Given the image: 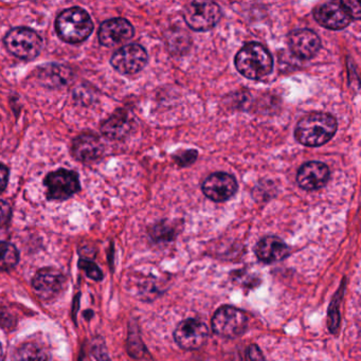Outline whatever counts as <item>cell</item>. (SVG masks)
<instances>
[{
	"label": "cell",
	"mask_w": 361,
	"mask_h": 361,
	"mask_svg": "<svg viewBox=\"0 0 361 361\" xmlns=\"http://www.w3.org/2000/svg\"><path fill=\"white\" fill-rule=\"evenodd\" d=\"M337 120L331 114L310 113L298 122L295 137L305 147H316L329 142L337 132Z\"/></svg>",
	"instance_id": "6da1fadb"
},
{
	"label": "cell",
	"mask_w": 361,
	"mask_h": 361,
	"mask_svg": "<svg viewBox=\"0 0 361 361\" xmlns=\"http://www.w3.org/2000/svg\"><path fill=\"white\" fill-rule=\"evenodd\" d=\"M234 64L243 77L261 80L272 73L274 59L261 44L249 43L238 52Z\"/></svg>",
	"instance_id": "7a4b0ae2"
},
{
	"label": "cell",
	"mask_w": 361,
	"mask_h": 361,
	"mask_svg": "<svg viewBox=\"0 0 361 361\" xmlns=\"http://www.w3.org/2000/svg\"><path fill=\"white\" fill-rule=\"evenodd\" d=\"M56 29L63 41L80 44L90 37L94 30V23L85 10L75 7L64 10L58 16Z\"/></svg>",
	"instance_id": "3957f363"
},
{
	"label": "cell",
	"mask_w": 361,
	"mask_h": 361,
	"mask_svg": "<svg viewBox=\"0 0 361 361\" xmlns=\"http://www.w3.org/2000/svg\"><path fill=\"white\" fill-rule=\"evenodd\" d=\"M8 51L22 60L37 58L43 49V39L35 31L25 27L12 29L5 37Z\"/></svg>",
	"instance_id": "277c9868"
},
{
	"label": "cell",
	"mask_w": 361,
	"mask_h": 361,
	"mask_svg": "<svg viewBox=\"0 0 361 361\" xmlns=\"http://www.w3.org/2000/svg\"><path fill=\"white\" fill-rule=\"evenodd\" d=\"M221 18V8L213 1H192L183 8V18L194 31L211 30L219 24Z\"/></svg>",
	"instance_id": "5b68a950"
},
{
	"label": "cell",
	"mask_w": 361,
	"mask_h": 361,
	"mask_svg": "<svg viewBox=\"0 0 361 361\" xmlns=\"http://www.w3.org/2000/svg\"><path fill=\"white\" fill-rule=\"evenodd\" d=\"M248 319L244 312L233 306L219 308L212 318V329L224 338L240 337L246 331Z\"/></svg>",
	"instance_id": "8992f818"
},
{
	"label": "cell",
	"mask_w": 361,
	"mask_h": 361,
	"mask_svg": "<svg viewBox=\"0 0 361 361\" xmlns=\"http://www.w3.org/2000/svg\"><path fill=\"white\" fill-rule=\"evenodd\" d=\"M111 63L114 68L121 75H136L147 64V54L142 46L128 44L115 52Z\"/></svg>",
	"instance_id": "52a82bcc"
},
{
	"label": "cell",
	"mask_w": 361,
	"mask_h": 361,
	"mask_svg": "<svg viewBox=\"0 0 361 361\" xmlns=\"http://www.w3.org/2000/svg\"><path fill=\"white\" fill-rule=\"evenodd\" d=\"M44 183L47 188L49 200H68L80 191V180L77 173L64 169L50 173Z\"/></svg>",
	"instance_id": "ba28073f"
},
{
	"label": "cell",
	"mask_w": 361,
	"mask_h": 361,
	"mask_svg": "<svg viewBox=\"0 0 361 361\" xmlns=\"http://www.w3.org/2000/svg\"><path fill=\"white\" fill-rule=\"evenodd\" d=\"M208 337V327L197 319L183 320L174 331L175 341L183 350H198L204 345Z\"/></svg>",
	"instance_id": "9c48e42d"
},
{
	"label": "cell",
	"mask_w": 361,
	"mask_h": 361,
	"mask_svg": "<svg viewBox=\"0 0 361 361\" xmlns=\"http://www.w3.org/2000/svg\"><path fill=\"white\" fill-rule=\"evenodd\" d=\"M314 18L320 26L329 30H342L353 20L342 1H331L317 6L314 9Z\"/></svg>",
	"instance_id": "30bf717a"
},
{
	"label": "cell",
	"mask_w": 361,
	"mask_h": 361,
	"mask_svg": "<svg viewBox=\"0 0 361 361\" xmlns=\"http://www.w3.org/2000/svg\"><path fill=\"white\" fill-rule=\"evenodd\" d=\"M202 189L209 200L215 202H224L235 195L238 185L232 175L217 172L210 175L204 181Z\"/></svg>",
	"instance_id": "8fae6325"
},
{
	"label": "cell",
	"mask_w": 361,
	"mask_h": 361,
	"mask_svg": "<svg viewBox=\"0 0 361 361\" xmlns=\"http://www.w3.org/2000/svg\"><path fill=\"white\" fill-rule=\"evenodd\" d=\"M288 46L295 58L303 61L312 60L320 51L321 39L314 31L298 29L289 35Z\"/></svg>",
	"instance_id": "7c38bea8"
},
{
	"label": "cell",
	"mask_w": 361,
	"mask_h": 361,
	"mask_svg": "<svg viewBox=\"0 0 361 361\" xmlns=\"http://www.w3.org/2000/svg\"><path fill=\"white\" fill-rule=\"evenodd\" d=\"M134 33V27L126 18H111L101 25L99 41L105 47H114L130 41Z\"/></svg>",
	"instance_id": "4fadbf2b"
},
{
	"label": "cell",
	"mask_w": 361,
	"mask_h": 361,
	"mask_svg": "<svg viewBox=\"0 0 361 361\" xmlns=\"http://www.w3.org/2000/svg\"><path fill=\"white\" fill-rule=\"evenodd\" d=\"M329 176L331 173L326 164L319 161L307 162L299 169L298 185L306 191H316L326 185Z\"/></svg>",
	"instance_id": "5bb4252c"
},
{
	"label": "cell",
	"mask_w": 361,
	"mask_h": 361,
	"mask_svg": "<svg viewBox=\"0 0 361 361\" xmlns=\"http://www.w3.org/2000/svg\"><path fill=\"white\" fill-rule=\"evenodd\" d=\"M65 276L60 270L47 267L37 271L33 279V288L43 299H51L62 291L65 286Z\"/></svg>",
	"instance_id": "9a60e30c"
},
{
	"label": "cell",
	"mask_w": 361,
	"mask_h": 361,
	"mask_svg": "<svg viewBox=\"0 0 361 361\" xmlns=\"http://www.w3.org/2000/svg\"><path fill=\"white\" fill-rule=\"evenodd\" d=\"M255 255L266 264L276 263L288 257L289 247L278 236H265L255 246Z\"/></svg>",
	"instance_id": "2e32d148"
},
{
	"label": "cell",
	"mask_w": 361,
	"mask_h": 361,
	"mask_svg": "<svg viewBox=\"0 0 361 361\" xmlns=\"http://www.w3.org/2000/svg\"><path fill=\"white\" fill-rule=\"evenodd\" d=\"M102 153V142L94 135H82L73 141V154L80 161H94Z\"/></svg>",
	"instance_id": "e0dca14e"
},
{
	"label": "cell",
	"mask_w": 361,
	"mask_h": 361,
	"mask_svg": "<svg viewBox=\"0 0 361 361\" xmlns=\"http://www.w3.org/2000/svg\"><path fill=\"white\" fill-rule=\"evenodd\" d=\"M132 128L130 120L124 111H117L102 124L103 135L113 140H119L130 133Z\"/></svg>",
	"instance_id": "ac0fdd59"
},
{
	"label": "cell",
	"mask_w": 361,
	"mask_h": 361,
	"mask_svg": "<svg viewBox=\"0 0 361 361\" xmlns=\"http://www.w3.org/2000/svg\"><path fill=\"white\" fill-rule=\"evenodd\" d=\"M49 356L43 346L37 343L22 344L13 354V361H48Z\"/></svg>",
	"instance_id": "d6986e66"
},
{
	"label": "cell",
	"mask_w": 361,
	"mask_h": 361,
	"mask_svg": "<svg viewBox=\"0 0 361 361\" xmlns=\"http://www.w3.org/2000/svg\"><path fill=\"white\" fill-rule=\"evenodd\" d=\"M20 259L18 249L7 242H0V270H10L16 267Z\"/></svg>",
	"instance_id": "ffe728a7"
},
{
	"label": "cell",
	"mask_w": 361,
	"mask_h": 361,
	"mask_svg": "<svg viewBox=\"0 0 361 361\" xmlns=\"http://www.w3.org/2000/svg\"><path fill=\"white\" fill-rule=\"evenodd\" d=\"M79 265L80 267H81V269L85 271L87 276H90L92 280H102V272H101V270L99 269L98 266H97L96 264L92 263V262L85 261V259H81Z\"/></svg>",
	"instance_id": "44dd1931"
},
{
	"label": "cell",
	"mask_w": 361,
	"mask_h": 361,
	"mask_svg": "<svg viewBox=\"0 0 361 361\" xmlns=\"http://www.w3.org/2000/svg\"><path fill=\"white\" fill-rule=\"evenodd\" d=\"M197 152L188 149V151H183V153L175 156L174 159L179 166H191L192 164L195 162V160L197 159Z\"/></svg>",
	"instance_id": "7402d4cb"
},
{
	"label": "cell",
	"mask_w": 361,
	"mask_h": 361,
	"mask_svg": "<svg viewBox=\"0 0 361 361\" xmlns=\"http://www.w3.org/2000/svg\"><path fill=\"white\" fill-rule=\"evenodd\" d=\"M12 210L10 204L5 200H0V228L5 227L11 219Z\"/></svg>",
	"instance_id": "603a6c76"
},
{
	"label": "cell",
	"mask_w": 361,
	"mask_h": 361,
	"mask_svg": "<svg viewBox=\"0 0 361 361\" xmlns=\"http://www.w3.org/2000/svg\"><path fill=\"white\" fill-rule=\"evenodd\" d=\"M342 4H343L344 8H345L346 11L350 14L352 20H359V18H360V4L357 3V1H352V0H343Z\"/></svg>",
	"instance_id": "cb8c5ba5"
},
{
	"label": "cell",
	"mask_w": 361,
	"mask_h": 361,
	"mask_svg": "<svg viewBox=\"0 0 361 361\" xmlns=\"http://www.w3.org/2000/svg\"><path fill=\"white\" fill-rule=\"evenodd\" d=\"M247 361H266L263 353L257 344H251L247 350Z\"/></svg>",
	"instance_id": "d4e9b609"
},
{
	"label": "cell",
	"mask_w": 361,
	"mask_h": 361,
	"mask_svg": "<svg viewBox=\"0 0 361 361\" xmlns=\"http://www.w3.org/2000/svg\"><path fill=\"white\" fill-rule=\"evenodd\" d=\"M9 181V170L5 164H0V194L5 191Z\"/></svg>",
	"instance_id": "484cf974"
},
{
	"label": "cell",
	"mask_w": 361,
	"mask_h": 361,
	"mask_svg": "<svg viewBox=\"0 0 361 361\" xmlns=\"http://www.w3.org/2000/svg\"><path fill=\"white\" fill-rule=\"evenodd\" d=\"M1 358H3V348H1V345H0V361H1Z\"/></svg>",
	"instance_id": "4316f807"
}]
</instances>
